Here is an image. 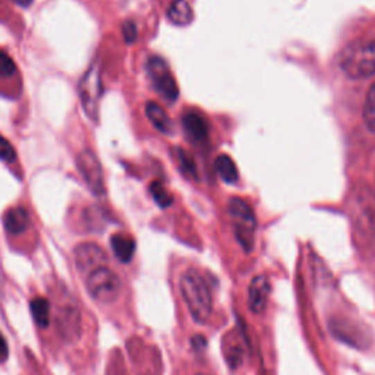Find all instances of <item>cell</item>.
I'll return each instance as SVG.
<instances>
[{
  "mask_svg": "<svg viewBox=\"0 0 375 375\" xmlns=\"http://www.w3.org/2000/svg\"><path fill=\"white\" fill-rule=\"evenodd\" d=\"M180 292L193 320L200 324L210 320L213 313V296L209 284L197 270H188L182 274Z\"/></svg>",
  "mask_w": 375,
  "mask_h": 375,
  "instance_id": "obj_1",
  "label": "cell"
},
{
  "mask_svg": "<svg viewBox=\"0 0 375 375\" xmlns=\"http://www.w3.org/2000/svg\"><path fill=\"white\" fill-rule=\"evenodd\" d=\"M339 64L352 80H365L375 75V38L347 46L342 51Z\"/></svg>",
  "mask_w": 375,
  "mask_h": 375,
  "instance_id": "obj_2",
  "label": "cell"
},
{
  "mask_svg": "<svg viewBox=\"0 0 375 375\" xmlns=\"http://www.w3.org/2000/svg\"><path fill=\"white\" fill-rule=\"evenodd\" d=\"M122 280L107 267H100L94 270L87 279V290L93 299L101 305H112L121 297Z\"/></svg>",
  "mask_w": 375,
  "mask_h": 375,
  "instance_id": "obj_3",
  "label": "cell"
},
{
  "mask_svg": "<svg viewBox=\"0 0 375 375\" xmlns=\"http://www.w3.org/2000/svg\"><path fill=\"white\" fill-rule=\"evenodd\" d=\"M78 94L85 114L94 123H97L100 114V100L103 96V84L98 60H94L89 64V68L82 75L78 85Z\"/></svg>",
  "mask_w": 375,
  "mask_h": 375,
  "instance_id": "obj_4",
  "label": "cell"
},
{
  "mask_svg": "<svg viewBox=\"0 0 375 375\" xmlns=\"http://www.w3.org/2000/svg\"><path fill=\"white\" fill-rule=\"evenodd\" d=\"M229 214L234 220L238 241L245 250L250 251L254 245V232L256 226L254 210L242 198H232L229 201Z\"/></svg>",
  "mask_w": 375,
  "mask_h": 375,
  "instance_id": "obj_5",
  "label": "cell"
},
{
  "mask_svg": "<svg viewBox=\"0 0 375 375\" xmlns=\"http://www.w3.org/2000/svg\"><path fill=\"white\" fill-rule=\"evenodd\" d=\"M76 169H78L81 177L84 179L85 185L89 188L94 195L101 197L105 195V175H103L101 164L96 154L91 150H82L76 156Z\"/></svg>",
  "mask_w": 375,
  "mask_h": 375,
  "instance_id": "obj_6",
  "label": "cell"
},
{
  "mask_svg": "<svg viewBox=\"0 0 375 375\" xmlns=\"http://www.w3.org/2000/svg\"><path fill=\"white\" fill-rule=\"evenodd\" d=\"M147 69L156 91L166 100L175 101L179 96V88L167 63L162 58L152 56L147 63Z\"/></svg>",
  "mask_w": 375,
  "mask_h": 375,
  "instance_id": "obj_7",
  "label": "cell"
},
{
  "mask_svg": "<svg viewBox=\"0 0 375 375\" xmlns=\"http://www.w3.org/2000/svg\"><path fill=\"white\" fill-rule=\"evenodd\" d=\"M75 263L81 273L91 274L106 263V254L96 243H81L75 248Z\"/></svg>",
  "mask_w": 375,
  "mask_h": 375,
  "instance_id": "obj_8",
  "label": "cell"
},
{
  "mask_svg": "<svg viewBox=\"0 0 375 375\" xmlns=\"http://www.w3.org/2000/svg\"><path fill=\"white\" fill-rule=\"evenodd\" d=\"M58 331L64 342H76L81 335L80 311L72 305L62 308L58 313Z\"/></svg>",
  "mask_w": 375,
  "mask_h": 375,
  "instance_id": "obj_9",
  "label": "cell"
},
{
  "mask_svg": "<svg viewBox=\"0 0 375 375\" xmlns=\"http://www.w3.org/2000/svg\"><path fill=\"white\" fill-rule=\"evenodd\" d=\"M270 293H271V283L265 276H256L251 280L248 305L252 313L255 314L264 313Z\"/></svg>",
  "mask_w": 375,
  "mask_h": 375,
  "instance_id": "obj_10",
  "label": "cell"
},
{
  "mask_svg": "<svg viewBox=\"0 0 375 375\" xmlns=\"http://www.w3.org/2000/svg\"><path fill=\"white\" fill-rule=\"evenodd\" d=\"M182 125L186 135L193 142H204L209 138V125L201 113L186 112L182 118Z\"/></svg>",
  "mask_w": 375,
  "mask_h": 375,
  "instance_id": "obj_11",
  "label": "cell"
},
{
  "mask_svg": "<svg viewBox=\"0 0 375 375\" xmlns=\"http://www.w3.org/2000/svg\"><path fill=\"white\" fill-rule=\"evenodd\" d=\"M3 226L8 234L21 235L30 227V216L24 207H14L5 213Z\"/></svg>",
  "mask_w": 375,
  "mask_h": 375,
  "instance_id": "obj_12",
  "label": "cell"
},
{
  "mask_svg": "<svg viewBox=\"0 0 375 375\" xmlns=\"http://www.w3.org/2000/svg\"><path fill=\"white\" fill-rule=\"evenodd\" d=\"M146 114L152 126L164 135H171L173 132V123L166 110L154 101H148L146 105Z\"/></svg>",
  "mask_w": 375,
  "mask_h": 375,
  "instance_id": "obj_13",
  "label": "cell"
},
{
  "mask_svg": "<svg viewBox=\"0 0 375 375\" xmlns=\"http://www.w3.org/2000/svg\"><path fill=\"white\" fill-rule=\"evenodd\" d=\"M167 18L176 27H186L193 21V12L186 0H173L167 9Z\"/></svg>",
  "mask_w": 375,
  "mask_h": 375,
  "instance_id": "obj_14",
  "label": "cell"
},
{
  "mask_svg": "<svg viewBox=\"0 0 375 375\" xmlns=\"http://www.w3.org/2000/svg\"><path fill=\"white\" fill-rule=\"evenodd\" d=\"M110 245L114 256L122 263H129L132 260L135 254V241L131 236H126L122 234L113 235L110 239Z\"/></svg>",
  "mask_w": 375,
  "mask_h": 375,
  "instance_id": "obj_15",
  "label": "cell"
},
{
  "mask_svg": "<svg viewBox=\"0 0 375 375\" xmlns=\"http://www.w3.org/2000/svg\"><path fill=\"white\" fill-rule=\"evenodd\" d=\"M34 321L40 329H47L50 324V304L46 297L37 296L30 304Z\"/></svg>",
  "mask_w": 375,
  "mask_h": 375,
  "instance_id": "obj_16",
  "label": "cell"
},
{
  "mask_svg": "<svg viewBox=\"0 0 375 375\" xmlns=\"http://www.w3.org/2000/svg\"><path fill=\"white\" fill-rule=\"evenodd\" d=\"M216 171L218 176L227 184H235L239 177L235 162L232 160L230 156H226V154H222V156H218L216 159Z\"/></svg>",
  "mask_w": 375,
  "mask_h": 375,
  "instance_id": "obj_17",
  "label": "cell"
},
{
  "mask_svg": "<svg viewBox=\"0 0 375 375\" xmlns=\"http://www.w3.org/2000/svg\"><path fill=\"white\" fill-rule=\"evenodd\" d=\"M362 116H364V122L367 128L369 129V131L375 132V82L371 85L369 91L365 97Z\"/></svg>",
  "mask_w": 375,
  "mask_h": 375,
  "instance_id": "obj_18",
  "label": "cell"
},
{
  "mask_svg": "<svg viewBox=\"0 0 375 375\" xmlns=\"http://www.w3.org/2000/svg\"><path fill=\"white\" fill-rule=\"evenodd\" d=\"M150 192H151L152 200L156 201V204L159 207H162V209H167V207L172 205V202H173L172 193L167 191L164 188V185L162 182H159V180H154V182L150 185Z\"/></svg>",
  "mask_w": 375,
  "mask_h": 375,
  "instance_id": "obj_19",
  "label": "cell"
},
{
  "mask_svg": "<svg viewBox=\"0 0 375 375\" xmlns=\"http://www.w3.org/2000/svg\"><path fill=\"white\" fill-rule=\"evenodd\" d=\"M17 73V64L8 53L0 51V78H12Z\"/></svg>",
  "mask_w": 375,
  "mask_h": 375,
  "instance_id": "obj_20",
  "label": "cell"
},
{
  "mask_svg": "<svg viewBox=\"0 0 375 375\" xmlns=\"http://www.w3.org/2000/svg\"><path fill=\"white\" fill-rule=\"evenodd\" d=\"M0 160L6 163H15L17 162V151L10 142L0 135Z\"/></svg>",
  "mask_w": 375,
  "mask_h": 375,
  "instance_id": "obj_21",
  "label": "cell"
},
{
  "mask_svg": "<svg viewBox=\"0 0 375 375\" xmlns=\"http://www.w3.org/2000/svg\"><path fill=\"white\" fill-rule=\"evenodd\" d=\"M177 160H179L180 166H182L184 172H186V173H189L192 176L197 175V164H195V162H193L192 156L188 151L177 150Z\"/></svg>",
  "mask_w": 375,
  "mask_h": 375,
  "instance_id": "obj_22",
  "label": "cell"
},
{
  "mask_svg": "<svg viewBox=\"0 0 375 375\" xmlns=\"http://www.w3.org/2000/svg\"><path fill=\"white\" fill-rule=\"evenodd\" d=\"M122 34L125 38V43L132 44L138 37V30H137L135 22L134 21H125L122 25Z\"/></svg>",
  "mask_w": 375,
  "mask_h": 375,
  "instance_id": "obj_23",
  "label": "cell"
},
{
  "mask_svg": "<svg viewBox=\"0 0 375 375\" xmlns=\"http://www.w3.org/2000/svg\"><path fill=\"white\" fill-rule=\"evenodd\" d=\"M9 355V347H8V343L3 338V334L0 333V360H5Z\"/></svg>",
  "mask_w": 375,
  "mask_h": 375,
  "instance_id": "obj_24",
  "label": "cell"
},
{
  "mask_svg": "<svg viewBox=\"0 0 375 375\" xmlns=\"http://www.w3.org/2000/svg\"><path fill=\"white\" fill-rule=\"evenodd\" d=\"M12 2H14L18 6H21V8H28L34 2V0H12Z\"/></svg>",
  "mask_w": 375,
  "mask_h": 375,
  "instance_id": "obj_25",
  "label": "cell"
},
{
  "mask_svg": "<svg viewBox=\"0 0 375 375\" xmlns=\"http://www.w3.org/2000/svg\"><path fill=\"white\" fill-rule=\"evenodd\" d=\"M198 375H204V374H198Z\"/></svg>",
  "mask_w": 375,
  "mask_h": 375,
  "instance_id": "obj_26",
  "label": "cell"
}]
</instances>
